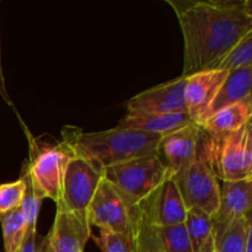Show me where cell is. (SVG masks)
I'll list each match as a JSON object with an SVG mask.
<instances>
[{
  "mask_svg": "<svg viewBox=\"0 0 252 252\" xmlns=\"http://www.w3.org/2000/svg\"><path fill=\"white\" fill-rule=\"evenodd\" d=\"M201 137L202 128L192 123L161 138L158 157L164 162L172 179L182 174L196 160Z\"/></svg>",
  "mask_w": 252,
  "mask_h": 252,
  "instance_id": "4fadbf2b",
  "label": "cell"
},
{
  "mask_svg": "<svg viewBox=\"0 0 252 252\" xmlns=\"http://www.w3.org/2000/svg\"><path fill=\"white\" fill-rule=\"evenodd\" d=\"M229 71L220 69H208L197 71L187 76L185 84V105L186 112L194 125L209 107L219 89L225 81Z\"/></svg>",
  "mask_w": 252,
  "mask_h": 252,
  "instance_id": "9a60e30c",
  "label": "cell"
},
{
  "mask_svg": "<svg viewBox=\"0 0 252 252\" xmlns=\"http://www.w3.org/2000/svg\"><path fill=\"white\" fill-rule=\"evenodd\" d=\"M25 189L26 185L21 177L15 182L0 185V214L19 208L24 199Z\"/></svg>",
  "mask_w": 252,
  "mask_h": 252,
  "instance_id": "cb8c5ba5",
  "label": "cell"
},
{
  "mask_svg": "<svg viewBox=\"0 0 252 252\" xmlns=\"http://www.w3.org/2000/svg\"><path fill=\"white\" fill-rule=\"evenodd\" d=\"M187 235L191 244L192 252L216 251V234L211 217L196 208L187 209L185 220Z\"/></svg>",
  "mask_w": 252,
  "mask_h": 252,
  "instance_id": "d6986e66",
  "label": "cell"
},
{
  "mask_svg": "<svg viewBox=\"0 0 252 252\" xmlns=\"http://www.w3.org/2000/svg\"><path fill=\"white\" fill-rule=\"evenodd\" d=\"M0 95H1V97L4 98L9 105H12L11 101H10L9 98V95H7L6 86H5V79H4V74H2V66H1V52H0Z\"/></svg>",
  "mask_w": 252,
  "mask_h": 252,
  "instance_id": "4316f807",
  "label": "cell"
},
{
  "mask_svg": "<svg viewBox=\"0 0 252 252\" xmlns=\"http://www.w3.org/2000/svg\"><path fill=\"white\" fill-rule=\"evenodd\" d=\"M161 135L123 128L85 133L78 128L65 127L63 139L75 157L90 162L101 172L137 158L158 154Z\"/></svg>",
  "mask_w": 252,
  "mask_h": 252,
  "instance_id": "7a4b0ae2",
  "label": "cell"
},
{
  "mask_svg": "<svg viewBox=\"0 0 252 252\" xmlns=\"http://www.w3.org/2000/svg\"><path fill=\"white\" fill-rule=\"evenodd\" d=\"M252 117V95L218 111L199 125L213 142H219L226 135L245 127Z\"/></svg>",
  "mask_w": 252,
  "mask_h": 252,
  "instance_id": "2e32d148",
  "label": "cell"
},
{
  "mask_svg": "<svg viewBox=\"0 0 252 252\" xmlns=\"http://www.w3.org/2000/svg\"><path fill=\"white\" fill-rule=\"evenodd\" d=\"M251 83H252V68L240 69V70L229 71L225 81L219 89L218 94L213 98L212 103L197 126L201 125L203 121L211 117L218 111L228 107V106L234 105L239 101L244 100L245 97L251 95Z\"/></svg>",
  "mask_w": 252,
  "mask_h": 252,
  "instance_id": "ac0fdd59",
  "label": "cell"
},
{
  "mask_svg": "<svg viewBox=\"0 0 252 252\" xmlns=\"http://www.w3.org/2000/svg\"><path fill=\"white\" fill-rule=\"evenodd\" d=\"M187 208L172 177L165 180L143 203L132 209V217L157 226L184 224Z\"/></svg>",
  "mask_w": 252,
  "mask_h": 252,
  "instance_id": "ba28073f",
  "label": "cell"
},
{
  "mask_svg": "<svg viewBox=\"0 0 252 252\" xmlns=\"http://www.w3.org/2000/svg\"><path fill=\"white\" fill-rule=\"evenodd\" d=\"M174 180L187 209L196 208L213 217L220 199V184L202 149V137L196 160Z\"/></svg>",
  "mask_w": 252,
  "mask_h": 252,
  "instance_id": "8992f818",
  "label": "cell"
},
{
  "mask_svg": "<svg viewBox=\"0 0 252 252\" xmlns=\"http://www.w3.org/2000/svg\"><path fill=\"white\" fill-rule=\"evenodd\" d=\"M21 179L25 181L26 189H25L24 199H22V203L20 206V208H21L22 214L25 217V220H26L27 231L34 230V229H37V219H38L39 208H41L43 197L36 191V189L32 185L26 162H25L24 167H22Z\"/></svg>",
  "mask_w": 252,
  "mask_h": 252,
  "instance_id": "603a6c76",
  "label": "cell"
},
{
  "mask_svg": "<svg viewBox=\"0 0 252 252\" xmlns=\"http://www.w3.org/2000/svg\"><path fill=\"white\" fill-rule=\"evenodd\" d=\"M103 177L117 189L128 207L134 209L171 176L158 154H154L108 167Z\"/></svg>",
  "mask_w": 252,
  "mask_h": 252,
  "instance_id": "3957f363",
  "label": "cell"
},
{
  "mask_svg": "<svg viewBox=\"0 0 252 252\" xmlns=\"http://www.w3.org/2000/svg\"><path fill=\"white\" fill-rule=\"evenodd\" d=\"M130 236L135 252H192L185 224L157 226L132 217Z\"/></svg>",
  "mask_w": 252,
  "mask_h": 252,
  "instance_id": "7c38bea8",
  "label": "cell"
},
{
  "mask_svg": "<svg viewBox=\"0 0 252 252\" xmlns=\"http://www.w3.org/2000/svg\"><path fill=\"white\" fill-rule=\"evenodd\" d=\"M192 120L187 112L164 113V115L125 116L118 122L117 128L134 129L140 132L159 134L161 137L174 133L181 128L192 125Z\"/></svg>",
  "mask_w": 252,
  "mask_h": 252,
  "instance_id": "e0dca14e",
  "label": "cell"
},
{
  "mask_svg": "<svg viewBox=\"0 0 252 252\" xmlns=\"http://www.w3.org/2000/svg\"><path fill=\"white\" fill-rule=\"evenodd\" d=\"M245 252H252V228L249 230L248 238H246Z\"/></svg>",
  "mask_w": 252,
  "mask_h": 252,
  "instance_id": "83f0119b",
  "label": "cell"
},
{
  "mask_svg": "<svg viewBox=\"0 0 252 252\" xmlns=\"http://www.w3.org/2000/svg\"><path fill=\"white\" fill-rule=\"evenodd\" d=\"M53 226L46 236V252H83L91 236V225L85 214L56 204Z\"/></svg>",
  "mask_w": 252,
  "mask_h": 252,
  "instance_id": "8fae6325",
  "label": "cell"
},
{
  "mask_svg": "<svg viewBox=\"0 0 252 252\" xmlns=\"http://www.w3.org/2000/svg\"><path fill=\"white\" fill-rule=\"evenodd\" d=\"M251 197L252 177L238 181H221L218 209L211 217L216 240L233 221L251 214Z\"/></svg>",
  "mask_w": 252,
  "mask_h": 252,
  "instance_id": "5bb4252c",
  "label": "cell"
},
{
  "mask_svg": "<svg viewBox=\"0 0 252 252\" xmlns=\"http://www.w3.org/2000/svg\"><path fill=\"white\" fill-rule=\"evenodd\" d=\"M5 252H16L27 233V225L21 208L0 214Z\"/></svg>",
  "mask_w": 252,
  "mask_h": 252,
  "instance_id": "ffe728a7",
  "label": "cell"
},
{
  "mask_svg": "<svg viewBox=\"0 0 252 252\" xmlns=\"http://www.w3.org/2000/svg\"><path fill=\"white\" fill-rule=\"evenodd\" d=\"M30 138V159L27 164L30 177L36 191L43 198L58 203L61 201L64 175L74 154L63 142L56 144L39 145Z\"/></svg>",
  "mask_w": 252,
  "mask_h": 252,
  "instance_id": "5b68a950",
  "label": "cell"
},
{
  "mask_svg": "<svg viewBox=\"0 0 252 252\" xmlns=\"http://www.w3.org/2000/svg\"><path fill=\"white\" fill-rule=\"evenodd\" d=\"M16 252H46V236L37 233V229L29 230Z\"/></svg>",
  "mask_w": 252,
  "mask_h": 252,
  "instance_id": "484cf974",
  "label": "cell"
},
{
  "mask_svg": "<svg viewBox=\"0 0 252 252\" xmlns=\"http://www.w3.org/2000/svg\"><path fill=\"white\" fill-rule=\"evenodd\" d=\"M251 228V214L236 219L217 239L214 252H245L246 238Z\"/></svg>",
  "mask_w": 252,
  "mask_h": 252,
  "instance_id": "44dd1931",
  "label": "cell"
},
{
  "mask_svg": "<svg viewBox=\"0 0 252 252\" xmlns=\"http://www.w3.org/2000/svg\"><path fill=\"white\" fill-rule=\"evenodd\" d=\"M103 177V172L85 159L74 155L66 166L62 187L61 203L66 209L85 214ZM57 203V204H58Z\"/></svg>",
  "mask_w": 252,
  "mask_h": 252,
  "instance_id": "9c48e42d",
  "label": "cell"
},
{
  "mask_svg": "<svg viewBox=\"0 0 252 252\" xmlns=\"http://www.w3.org/2000/svg\"><path fill=\"white\" fill-rule=\"evenodd\" d=\"M185 84L186 78L181 75L142 91L126 102V116L186 112Z\"/></svg>",
  "mask_w": 252,
  "mask_h": 252,
  "instance_id": "30bf717a",
  "label": "cell"
},
{
  "mask_svg": "<svg viewBox=\"0 0 252 252\" xmlns=\"http://www.w3.org/2000/svg\"><path fill=\"white\" fill-rule=\"evenodd\" d=\"M251 121L233 134L213 142L207 134L204 153L214 174L221 181H238L252 177Z\"/></svg>",
  "mask_w": 252,
  "mask_h": 252,
  "instance_id": "277c9868",
  "label": "cell"
},
{
  "mask_svg": "<svg viewBox=\"0 0 252 252\" xmlns=\"http://www.w3.org/2000/svg\"><path fill=\"white\" fill-rule=\"evenodd\" d=\"M184 36L182 76L214 69L224 56L252 32L250 0H166Z\"/></svg>",
  "mask_w": 252,
  "mask_h": 252,
  "instance_id": "6da1fadb",
  "label": "cell"
},
{
  "mask_svg": "<svg viewBox=\"0 0 252 252\" xmlns=\"http://www.w3.org/2000/svg\"><path fill=\"white\" fill-rule=\"evenodd\" d=\"M246 68H252V32L240 39L221 58L214 69L235 71Z\"/></svg>",
  "mask_w": 252,
  "mask_h": 252,
  "instance_id": "7402d4cb",
  "label": "cell"
},
{
  "mask_svg": "<svg viewBox=\"0 0 252 252\" xmlns=\"http://www.w3.org/2000/svg\"><path fill=\"white\" fill-rule=\"evenodd\" d=\"M94 240L102 252H135L130 234L125 235L100 230V235Z\"/></svg>",
  "mask_w": 252,
  "mask_h": 252,
  "instance_id": "d4e9b609",
  "label": "cell"
},
{
  "mask_svg": "<svg viewBox=\"0 0 252 252\" xmlns=\"http://www.w3.org/2000/svg\"><path fill=\"white\" fill-rule=\"evenodd\" d=\"M86 217L91 226L100 230L129 235L132 228V209L110 181L102 177L90 204Z\"/></svg>",
  "mask_w": 252,
  "mask_h": 252,
  "instance_id": "52a82bcc",
  "label": "cell"
}]
</instances>
